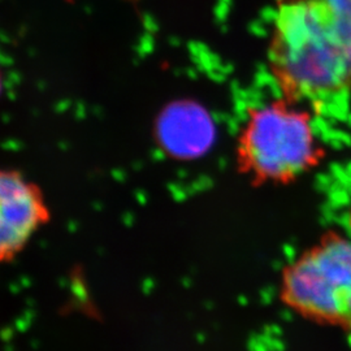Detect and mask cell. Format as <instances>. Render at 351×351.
<instances>
[{
    "label": "cell",
    "mask_w": 351,
    "mask_h": 351,
    "mask_svg": "<svg viewBox=\"0 0 351 351\" xmlns=\"http://www.w3.org/2000/svg\"><path fill=\"white\" fill-rule=\"evenodd\" d=\"M268 60L285 99L342 116L351 99V12L329 0H280Z\"/></svg>",
    "instance_id": "obj_1"
},
{
    "label": "cell",
    "mask_w": 351,
    "mask_h": 351,
    "mask_svg": "<svg viewBox=\"0 0 351 351\" xmlns=\"http://www.w3.org/2000/svg\"><path fill=\"white\" fill-rule=\"evenodd\" d=\"M285 98L251 110L237 141L239 171L256 184H288L323 156L311 114Z\"/></svg>",
    "instance_id": "obj_2"
},
{
    "label": "cell",
    "mask_w": 351,
    "mask_h": 351,
    "mask_svg": "<svg viewBox=\"0 0 351 351\" xmlns=\"http://www.w3.org/2000/svg\"><path fill=\"white\" fill-rule=\"evenodd\" d=\"M281 300L295 313L351 326V241L330 237L289 264Z\"/></svg>",
    "instance_id": "obj_3"
},
{
    "label": "cell",
    "mask_w": 351,
    "mask_h": 351,
    "mask_svg": "<svg viewBox=\"0 0 351 351\" xmlns=\"http://www.w3.org/2000/svg\"><path fill=\"white\" fill-rule=\"evenodd\" d=\"M51 211L43 191L24 173L0 168V264L10 263L45 226Z\"/></svg>",
    "instance_id": "obj_4"
},
{
    "label": "cell",
    "mask_w": 351,
    "mask_h": 351,
    "mask_svg": "<svg viewBox=\"0 0 351 351\" xmlns=\"http://www.w3.org/2000/svg\"><path fill=\"white\" fill-rule=\"evenodd\" d=\"M156 138L162 150L175 159H198L213 146V119L194 101H175L158 119Z\"/></svg>",
    "instance_id": "obj_5"
},
{
    "label": "cell",
    "mask_w": 351,
    "mask_h": 351,
    "mask_svg": "<svg viewBox=\"0 0 351 351\" xmlns=\"http://www.w3.org/2000/svg\"><path fill=\"white\" fill-rule=\"evenodd\" d=\"M1 90H3V75L0 73V94H1Z\"/></svg>",
    "instance_id": "obj_6"
}]
</instances>
